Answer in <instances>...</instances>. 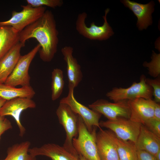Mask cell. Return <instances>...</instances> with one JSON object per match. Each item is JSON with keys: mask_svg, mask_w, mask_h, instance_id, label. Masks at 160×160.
<instances>
[{"mask_svg": "<svg viewBox=\"0 0 160 160\" xmlns=\"http://www.w3.org/2000/svg\"><path fill=\"white\" fill-rule=\"evenodd\" d=\"M143 125L150 131L160 137V121L153 117L148 120Z\"/></svg>", "mask_w": 160, "mask_h": 160, "instance_id": "4316f807", "label": "cell"}, {"mask_svg": "<svg viewBox=\"0 0 160 160\" xmlns=\"http://www.w3.org/2000/svg\"><path fill=\"white\" fill-rule=\"evenodd\" d=\"M7 100L0 97V108L4 104Z\"/></svg>", "mask_w": 160, "mask_h": 160, "instance_id": "4dcf8cb0", "label": "cell"}, {"mask_svg": "<svg viewBox=\"0 0 160 160\" xmlns=\"http://www.w3.org/2000/svg\"><path fill=\"white\" fill-rule=\"evenodd\" d=\"M35 95L31 86L17 88L0 83V97L7 100L17 97L32 99Z\"/></svg>", "mask_w": 160, "mask_h": 160, "instance_id": "ffe728a7", "label": "cell"}, {"mask_svg": "<svg viewBox=\"0 0 160 160\" xmlns=\"http://www.w3.org/2000/svg\"><path fill=\"white\" fill-rule=\"evenodd\" d=\"M124 5L134 13L137 18V25L140 30L146 29L152 23L151 14L154 11V3L151 1L142 4L129 0L121 1Z\"/></svg>", "mask_w": 160, "mask_h": 160, "instance_id": "2e32d148", "label": "cell"}, {"mask_svg": "<svg viewBox=\"0 0 160 160\" xmlns=\"http://www.w3.org/2000/svg\"><path fill=\"white\" fill-rule=\"evenodd\" d=\"M30 145L28 141L14 144L8 148L7 156L2 160H36L28 152Z\"/></svg>", "mask_w": 160, "mask_h": 160, "instance_id": "44dd1931", "label": "cell"}, {"mask_svg": "<svg viewBox=\"0 0 160 160\" xmlns=\"http://www.w3.org/2000/svg\"><path fill=\"white\" fill-rule=\"evenodd\" d=\"M22 10L13 11L12 17L8 20L0 22V25L12 27L19 33L25 28L41 17L46 10L45 7H33L30 5H21Z\"/></svg>", "mask_w": 160, "mask_h": 160, "instance_id": "52a82bcc", "label": "cell"}, {"mask_svg": "<svg viewBox=\"0 0 160 160\" xmlns=\"http://www.w3.org/2000/svg\"><path fill=\"white\" fill-rule=\"evenodd\" d=\"M146 83L151 86L153 90V96L154 101L156 103L160 102V77L154 79L146 78Z\"/></svg>", "mask_w": 160, "mask_h": 160, "instance_id": "484cf974", "label": "cell"}, {"mask_svg": "<svg viewBox=\"0 0 160 160\" xmlns=\"http://www.w3.org/2000/svg\"><path fill=\"white\" fill-rule=\"evenodd\" d=\"M79 160H87L82 156L79 155Z\"/></svg>", "mask_w": 160, "mask_h": 160, "instance_id": "d6a6232c", "label": "cell"}, {"mask_svg": "<svg viewBox=\"0 0 160 160\" xmlns=\"http://www.w3.org/2000/svg\"><path fill=\"white\" fill-rule=\"evenodd\" d=\"M96 143L100 160H119L117 137L112 131L100 129L96 133Z\"/></svg>", "mask_w": 160, "mask_h": 160, "instance_id": "7c38bea8", "label": "cell"}, {"mask_svg": "<svg viewBox=\"0 0 160 160\" xmlns=\"http://www.w3.org/2000/svg\"><path fill=\"white\" fill-rule=\"evenodd\" d=\"M19 42V33L12 27L0 25V60Z\"/></svg>", "mask_w": 160, "mask_h": 160, "instance_id": "d6986e66", "label": "cell"}, {"mask_svg": "<svg viewBox=\"0 0 160 160\" xmlns=\"http://www.w3.org/2000/svg\"><path fill=\"white\" fill-rule=\"evenodd\" d=\"M41 46L39 44L28 53L21 55L14 69L6 80L5 84L13 87L30 85L31 78L28 73L30 65Z\"/></svg>", "mask_w": 160, "mask_h": 160, "instance_id": "ba28073f", "label": "cell"}, {"mask_svg": "<svg viewBox=\"0 0 160 160\" xmlns=\"http://www.w3.org/2000/svg\"><path fill=\"white\" fill-rule=\"evenodd\" d=\"M109 11V8L105 10V15L103 16L104 23L100 26L97 25L93 22L88 27L86 23L87 14L85 12L80 13L76 23V31L80 35L90 40L102 41L108 39L114 34L107 19V15Z\"/></svg>", "mask_w": 160, "mask_h": 160, "instance_id": "277c9868", "label": "cell"}, {"mask_svg": "<svg viewBox=\"0 0 160 160\" xmlns=\"http://www.w3.org/2000/svg\"><path fill=\"white\" fill-rule=\"evenodd\" d=\"M51 99H57L61 95L64 85L63 72L58 68L54 69L52 72Z\"/></svg>", "mask_w": 160, "mask_h": 160, "instance_id": "603a6c76", "label": "cell"}, {"mask_svg": "<svg viewBox=\"0 0 160 160\" xmlns=\"http://www.w3.org/2000/svg\"><path fill=\"white\" fill-rule=\"evenodd\" d=\"M58 35L54 15L51 10H46L41 17L19 33V42L25 45L28 40L36 39L41 46L38 52L40 58L49 62L57 51Z\"/></svg>", "mask_w": 160, "mask_h": 160, "instance_id": "6da1fadb", "label": "cell"}, {"mask_svg": "<svg viewBox=\"0 0 160 160\" xmlns=\"http://www.w3.org/2000/svg\"><path fill=\"white\" fill-rule=\"evenodd\" d=\"M155 102L152 99L139 98L128 100L130 110L129 119L142 124L153 118Z\"/></svg>", "mask_w": 160, "mask_h": 160, "instance_id": "5bb4252c", "label": "cell"}, {"mask_svg": "<svg viewBox=\"0 0 160 160\" xmlns=\"http://www.w3.org/2000/svg\"><path fill=\"white\" fill-rule=\"evenodd\" d=\"M117 144L119 160H137V150L134 143L117 137Z\"/></svg>", "mask_w": 160, "mask_h": 160, "instance_id": "7402d4cb", "label": "cell"}, {"mask_svg": "<svg viewBox=\"0 0 160 160\" xmlns=\"http://www.w3.org/2000/svg\"><path fill=\"white\" fill-rule=\"evenodd\" d=\"M12 128V124L10 121L5 116H0V140L2 134Z\"/></svg>", "mask_w": 160, "mask_h": 160, "instance_id": "83f0119b", "label": "cell"}, {"mask_svg": "<svg viewBox=\"0 0 160 160\" xmlns=\"http://www.w3.org/2000/svg\"><path fill=\"white\" fill-rule=\"evenodd\" d=\"M59 123L66 133V138L63 146L70 151L76 152L73 147L72 140L78 134L79 116L67 104L60 102L56 111Z\"/></svg>", "mask_w": 160, "mask_h": 160, "instance_id": "8992f818", "label": "cell"}, {"mask_svg": "<svg viewBox=\"0 0 160 160\" xmlns=\"http://www.w3.org/2000/svg\"><path fill=\"white\" fill-rule=\"evenodd\" d=\"M74 90H69L66 97L63 98L60 102L65 103L82 118L88 130L90 132L95 127L101 129L99 119L102 115L79 102L75 98Z\"/></svg>", "mask_w": 160, "mask_h": 160, "instance_id": "9c48e42d", "label": "cell"}, {"mask_svg": "<svg viewBox=\"0 0 160 160\" xmlns=\"http://www.w3.org/2000/svg\"><path fill=\"white\" fill-rule=\"evenodd\" d=\"M137 160H156L155 156L143 150H137Z\"/></svg>", "mask_w": 160, "mask_h": 160, "instance_id": "f1b7e54d", "label": "cell"}, {"mask_svg": "<svg viewBox=\"0 0 160 160\" xmlns=\"http://www.w3.org/2000/svg\"><path fill=\"white\" fill-rule=\"evenodd\" d=\"M142 124L129 119L119 117L113 120L101 121L100 127L109 129L119 139L135 143L139 134Z\"/></svg>", "mask_w": 160, "mask_h": 160, "instance_id": "5b68a950", "label": "cell"}, {"mask_svg": "<svg viewBox=\"0 0 160 160\" xmlns=\"http://www.w3.org/2000/svg\"><path fill=\"white\" fill-rule=\"evenodd\" d=\"M134 144L137 150L145 151L155 156L160 150V137L142 124L139 134Z\"/></svg>", "mask_w": 160, "mask_h": 160, "instance_id": "ac0fdd59", "label": "cell"}, {"mask_svg": "<svg viewBox=\"0 0 160 160\" xmlns=\"http://www.w3.org/2000/svg\"><path fill=\"white\" fill-rule=\"evenodd\" d=\"M156 160H160V150H159L155 156Z\"/></svg>", "mask_w": 160, "mask_h": 160, "instance_id": "1f68e13d", "label": "cell"}, {"mask_svg": "<svg viewBox=\"0 0 160 160\" xmlns=\"http://www.w3.org/2000/svg\"><path fill=\"white\" fill-rule=\"evenodd\" d=\"M151 60L150 62H145L143 65L147 68L149 74L154 78L160 76V54H156L154 51L151 57Z\"/></svg>", "mask_w": 160, "mask_h": 160, "instance_id": "cb8c5ba5", "label": "cell"}, {"mask_svg": "<svg viewBox=\"0 0 160 160\" xmlns=\"http://www.w3.org/2000/svg\"><path fill=\"white\" fill-rule=\"evenodd\" d=\"M36 106L31 99L22 97L15 98L7 100L0 108V116H12L15 120L19 130V135L23 137L26 129L21 124L20 116L22 112L28 108H34Z\"/></svg>", "mask_w": 160, "mask_h": 160, "instance_id": "8fae6325", "label": "cell"}, {"mask_svg": "<svg viewBox=\"0 0 160 160\" xmlns=\"http://www.w3.org/2000/svg\"><path fill=\"white\" fill-rule=\"evenodd\" d=\"M25 45L19 42L0 60V83H4L14 69Z\"/></svg>", "mask_w": 160, "mask_h": 160, "instance_id": "e0dca14e", "label": "cell"}, {"mask_svg": "<svg viewBox=\"0 0 160 160\" xmlns=\"http://www.w3.org/2000/svg\"><path fill=\"white\" fill-rule=\"evenodd\" d=\"M73 48L70 46H65L61 49L63 59L67 65L69 90H74L83 77L81 66L73 56Z\"/></svg>", "mask_w": 160, "mask_h": 160, "instance_id": "9a60e30c", "label": "cell"}, {"mask_svg": "<svg viewBox=\"0 0 160 160\" xmlns=\"http://www.w3.org/2000/svg\"><path fill=\"white\" fill-rule=\"evenodd\" d=\"M153 117L156 120L160 121V105L159 103L155 102L154 109Z\"/></svg>", "mask_w": 160, "mask_h": 160, "instance_id": "f546056e", "label": "cell"}, {"mask_svg": "<svg viewBox=\"0 0 160 160\" xmlns=\"http://www.w3.org/2000/svg\"><path fill=\"white\" fill-rule=\"evenodd\" d=\"M29 153L32 156H44L52 160H79V155L63 145L53 143L44 144L39 147L29 148Z\"/></svg>", "mask_w": 160, "mask_h": 160, "instance_id": "4fadbf2b", "label": "cell"}, {"mask_svg": "<svg viewBox=\"0 0 160 160\" xmlns=\"http://www.w3.org/2000/svg\"><path fill=\"white\" fill-rule=\"evenodd\" d=\"M90 109L103 115L108 120H113L119 117L129 119L130 110L128 100L111 103L108 100L99 99L89 105Z\"/></svg>", "mask_w": 160, "mask_h": 160, "instance_id": "30bf717a", "label": "cell"}, {"mask_svg": "<svg viewBox=\"0 0 160 160\" xmlns=\"http://www.w3.org/2000/svg\"><path fill=\"white\" fill-rule=\"evenodd\" d=\"M146 78L144 75H142L138 82H134L127 88L114 87L107 92L106 95L114 102L139 98L152 99L153 89L146 83Z\"/></svg>", "mask_w": 160, "mask_h": 160, "instance_id": "3957f363", "label": "cell"}, {"mask_svg": "<svg viewBox=\"0 0 160 160\" xmlns=\"http://www.w3.org/2000/svg\"><path fill=\"white\" fill-rule=\"evenodd\" d=\"M96 129L89 132L79 116L77 136L73 139L72 144L79 154L87 160H100L96 143Z\"/></svg>", "mask_w": 160, "mask_h": 160, "instance_id": "7a4b0ae2", "label": "cell"}, {"mask_svg": "<svg viewBox=\"0 0 160 160\" xmlns=\"http://www.w3.org/2000/svg\"><path fill=\"white\" fill-rule=\"evenodd\" d=\"M28 4L33 7H48L53 8L61 7L63 4L62 0H26Z\"/></svg>", "mask_w": 160, "mask_h": 160, "instance_id": "d4e9b609", "label": "cell"}]
</instances>
